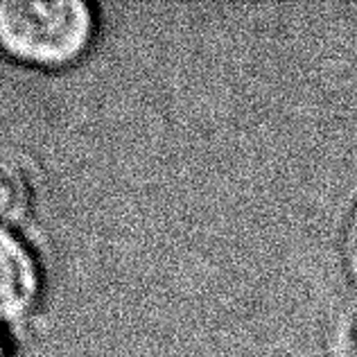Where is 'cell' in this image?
Segmentation results:
<instances>
[{
	"mask_svg": "<svg viewBox=\"0 0 357 357\" xmlns=\"http://www.w3.org/2000/svg\"><path fill=\"white\" fill-rule=\"evenodd\" d=\"M96 16L82 0H3L0 50L16 61L57 68L91 45Z\"/></svg>",
	"mask_w": 357,
	"mask_h": 357,
	"instance_id": "obj_1",
	"label": "cell"
},
{
	"mask_svg": "<svg viewBox=\"0 0 357 357\" xmlns=\"http://www.w3.org/2000/svg\"><path fill=\"white\" fill-rule=\"evenodd\" d=\"M39 296V267L21 238L0 227V321L23 317Z\"/></svg>",
	"mask_w": 357,
	"mask_h": 357,
	"instance_id": "obj_2",
	"label": "cell"
},
{
	"mask_svg": "<svg viewBox=\"0 0 357 357\" xmlns=\"http://www.w3.org/2000/svg\"><path fill=\"white\" fill-rule=\"evenodd\" d=\"M30 208V178L21 163L0 156V227L21 220Z\"/></svg>",
	"mask_w": 357,
	"mask_h": 357,
	"instance_id": "obj_3",
	"label": "cell"
},
{
	"mask_svg": "<svg viewBox=\"0 0 357 357\" xmlns=\"http://www.w3.org/2000/svg\"><path fill=\"white\" fill-rule=\"evenodd\" d=\"M346 349L351 357H357V307L349 319V328H346Z\"/></svg>",
	"mask_w": 357,
	"mask_h": 357,
	"instance_id": "obj_4",
	"label": "cell"
},
{
	"mask_svg": "<svg viewBox=\"0 0 357 357\" xmlns=\"http://www.w3.org/2000/svg\"><path fill=\"white\" fill-rule=\"evenodd\" d=\"M0 357H7V349H5V342H3V337H0Z\"/></svg>",
	"mask_w": 357,
	"mask_h": 357,
	"instance_id": "obj_5",
	"label": "cell"
},
{
	"mask_svg": "<svg viewBox=\"0 0 357 357\" xmlns=\"http://www.w3.org/2000/svg\"><path fill=\"white\" fill-rule=\"evenodd\" d=\"M355 251H357V236H355Z\"/></svg>",
	"mask_w": 357,
	"mask_h": 357,
	"instance_id": "obj_6",
	"label": "cell"
}]
</instances>
